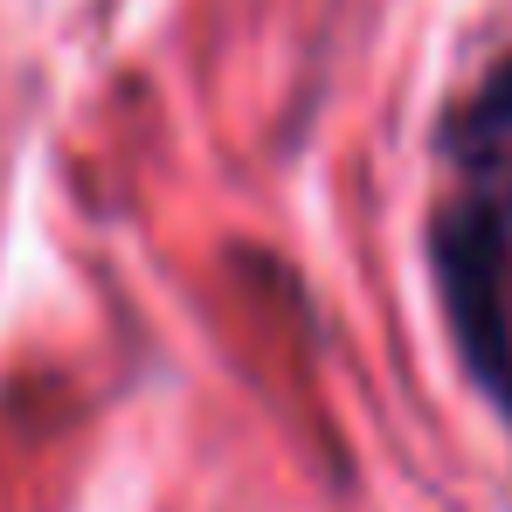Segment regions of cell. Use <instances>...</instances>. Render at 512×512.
<instances>
[{
  "label": "cell",
  "mask_w": 512,
  "mask_h": 512,
  "mask_svg": "<svg viewBox=\"0 0 512 512\" xmlns=\"http://www.w3.org/2000/svg\"><path fill=\"white\" fill-rule=\"evenodd\" d=\"M471 132H512V56L499 63V77L478 90V104H471Z\"/></svg>",
  "instance_id": "cell-2"
},
{
  "label": "cell",
  "mask_w": 512,
  "mask_h": 512,
  "mask_svg": "<svg viewBox=\"0 0 512 512\" xmlns=\"http://www.w3.org/2000/svg\"><path fill=\"white\" fill-rule=\"evenodd\" d=\"M436 277L464 367L499 409H512V201L499 187H478L443 215Z\"/></svg>",
  "instance_id": "cell-1"
}]
</instances>
